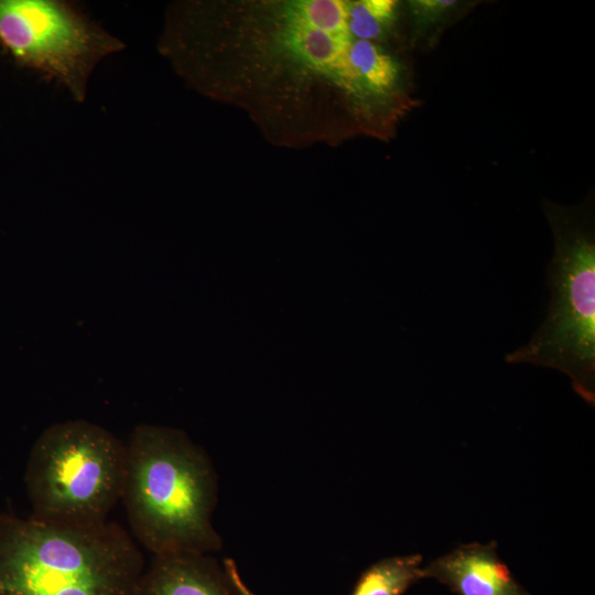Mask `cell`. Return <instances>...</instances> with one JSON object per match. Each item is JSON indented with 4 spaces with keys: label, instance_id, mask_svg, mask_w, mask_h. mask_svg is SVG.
Listing matches in <instances>:
<instances>
[{
    "label": "cell",
    "instance_id": "1",
    "mask_svg": "<svg viewBox=\"0 0 595 595\" xmlns=\"http://www.w3.org/2000/svg\"><path fill=\"white\" fill-rule=\"evenodd\" d=\"M381 44L355 36L350 0H190L169 7L159 48L191 88L302 149L388 132L398 109L370 73Z\"/></svg>",
    "mask_w": 595,
    "mask_h": 595
},
{
    "label": "cell",
    "instance_id": "2",
    "mask_svg": "<svg viewBox=\"0 0 595 595\" xmlns=\"http://www.w3.org/2000/svg\"><path fill=\"white\" fill-rule=\"evenodd\" d=\"M121 501L134 537L154 555L220 549L212 524L216 473L204 451L178 430L136 426L126 445Z\"/></svg>",
    "mask_w": 595,
    "mask_h": 595
},
{
    "label": "cell",
    "instance_id": "3",
    "mask_svg": "<svg viewBox=\"0 0 595 595\" xmlns=\"http://www.w3.org/2000/svg\"><path fill=\"white\" fill-rule=\"evenodd\" d=\"M143 571L115 522L69 527L0 513V595H134Z\"/></svg>",
    "mask_w": 595,
    "mask_h": 595
},
{
    "label": "cell",
    "instance_id": "4",
    "mask_svg": "<svg viewBox=\"0 0 595 595\" xmlns=\"http://www.w3.org/2000/svg\"><path fill=\"white\" fill-rule=\"evenodd\" d=\"M554 236L548 266L551 300L530 340L509 353V364L549 367L570 377L595 402V240L589 209L545 207Z\"/></svg>",
    "mask_w": 595,
    "mask_h": 595
},
{
    "label": "cell",
    "instance_id": "5",
    "mask_svg": "<svg viewBox=\"0 0 595 595\" xmlns=\"http://www.w3.org/2000/svg\"><path fill=\"white\" fill-rule=\"evenodd\" d=\"M126 445L85 420L55 423L34 442L24 475L31 518L50 524L95 527L121 500Z\"/></svg>",
    "mask_w": 595,
    "mask_h": 595
},
{
    "label": "cell",
    "instance_id": "6",
    "mask_svg": "<svg viewBox=\"0 0 595 595\" xmlns=\"http://www.w3.org/2000/svg\"><path fill=\"white\" fill-rule=\"evenodd\" d=\"M0 42L23 65L61 84L77 101L95 66L123 44L58 0H0Z\"/></svg>",
    "mask_w": 595,
    "mask_h": 595
},
{
    "label": "cell",
    "instance_id": "7",
    "mask_svg": "<svg viewBox=\"0 0 595 595\" xmlns=\"http://www.w3.org/2000/svg\"><path fill=\"white\" fill-rule=\"evenodd\" d=\"M456 595H531L498 555L497 542L461 544L422 569Z\"/></svg>",
    "mask_w": 595,
    "mask_h": 595
},
{
    "label": "cell",
    "instance_id": "8",
    "mask_svg": "<svg viewBox=\"0 0 595 595\" xmlns=\"http://www.w3.org/2000/svg\"><path fill=\"white\" fill-rule=\"evenodd\" d=\"M134 595H238L224 566L203 553L154 555Z\"/></svg>",
    "mask_w": 595,
    "mask_h": 595
},
{
    "label": "cell",
    "instance_id": "9",
    "mask_svg": "<svg viewBox=\"0 0 595 595\" xmlns=\"http://www.w3.org/2000/svg\"><path fill=\"white\" fill-rule=\"evenodd\" d=\"M421 554L385 558L363 572L350 595H402L423 578Z\"/></svg>",
    "mask_w": 595,
    "mask_h": 595
},
{
    "label": "cell",
    "instance_id": "10",
    "mask_svg": "<svg viewBox=\"0 0 595 595\" xmlns=\"http://www.w3.org/2000/svg\"><path fill=\"white\" fill-rule=\"evenodd\" d=\"M400 2L396 0H350V24L356 37L386 43L396 31Z\"/></svg>",
    "mask_w": 595,
    "mask_h": 595
},
{
    "label": "cell",
    "instance_id": "11",
    "mask_svg": "<svg viewBox=\"0 0 595 595\" xmlns=\"http://www.w3.org/2000/svg\"><path fill=\"white\" fill-rule=\"evenodd\" d=\"M454 0H411L407 7L411 17L413 33L421 35L446 21L457 7Z\"/></svg>",
    "mask_w": 595,
    "mask_h": 595
},
{
    "label": "cell",
    "instance_id": "12",
    "mask_svg": "<svg viewBox=\"0 0 595 595\" xmlns=\"http://www.w3.org/2000/svg\"><path fill=\"white\" fill-rule=\"evenodd\" d=\"M223 566L238 595H257L242 581L237 564L232 559H224Z\"/></svg>",
    "mask_w": 595,
    "mask_h": 595
}]
</instances>
